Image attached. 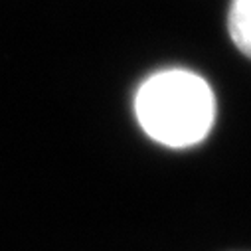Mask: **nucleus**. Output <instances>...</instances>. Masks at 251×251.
I'll list each match as a JSON object with an SVG mask.
<instances>
[{"label":"nucleus","instance_id":"nucleus-1","mask_svg":"<svg viewBox=\"0 0 251 251\" xmlns=\"http://www.w3.org/2000/svg\"><path fill=\"white\" fill-rule=\"evenodd\" d=\"M135 111L149 137L166 147L182 149L200 143L210 133L216 101L200 75L170 70L141 85Z\"/></svg>","mask_w":251,"mask_h":251},{"label":"nucleus","instance_id":"nucleus-2","mask_svg":"<svg viewBox=\"0 0 251 251\" xmlns=\"http://www.w3.org/2000/svg\"><path fill=\"white\" fill-rule=\"evenodd\" d=\"M227 32L235 48L251 59V0H231Z\"/></svg>","mask_w":251,"mask_h":251}]
</instances>
